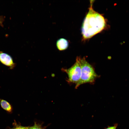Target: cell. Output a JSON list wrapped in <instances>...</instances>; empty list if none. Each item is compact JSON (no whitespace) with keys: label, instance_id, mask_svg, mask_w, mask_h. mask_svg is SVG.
<instances>
[{"label":"cell","instance_id":"3","mask_svg":"<svg viewBox=\"0 0 129 129\" xmlns=\"http://www.w3.org/2000/svg\"><path fill=\"white\" fill-rule=\"evenodd\" d=\"M81 59L80 57H77L75 62L71 67L67 69H62V70L68 75L67 81L68 82L76 84L79 81L81 73Z\"/></svg>","mask_w":129,"mask_h":129},{"label":"cell","instance_id":"10","mask_svg":"<svg viewBox=\"0 0 129 129\" xmlns=\"http://www.w3.org/2000/svg\"><path fill=\"white\" fill-rule=\"evenodd\" d=\"M120 44H121V45H123V43L122 42H121L120 43Z\"/></svg>","mask_w":129,"mask_h":129},{"label":"cell","instance_id":"8","mask_svg":"<svg viewBox=\"0 0 129 129\" xmlns=\"http://www.w3.org/2000/svg\"><path fill=\"white\" fill-rule=\"evenodd\" d=\"M28 127L17 125L11 129H28Z\"/></svg>","mask_w":129,"mask_h":129},{"label":"cell","instance_id":"2","mask_svg":"<svg viewBox=\"0 0 129 129\" xmlns=\"http://www.w3.org/2000/svg\"><path fill=\"white\" fill-rule=\"evenodd\" d=\"M81 76L79 81L76 84L75 88L86 83H93L99 76L96 74L92 66L86 60L85 58H81Z\"/></svg>","mask_w":129,"mask_h":129},{"label":"cell","instance_id":"6","mask_svg":"<svg viewBox=\"0 0 129 129\" xmlns=\"http://www.w3.org/2000/svg\"><path fill=\"white\" fill-rule=\"evenodd\" d=\"M0 103L2 108L8 112H10L12 110V107L10 103L6 101L0 99Z\"/></svg>","mask_w":129,"mask_h":129},{"label":"cell","instance_id":"7","mask_svg":"<svg viewBox=\"0 0 129 129\" xmlns=\"http://www.w3.org/2000/svg\"><path fill=\"white\" fill-rule=\"evenodd\" d=\"M28 129H43L40 125L35 123L33 126L28 127Z\"/></svg>","mask_w":129,"mask_h":129},{"label":"cell","instance_id":"9","mask_svg":"<svg viewBox=\"0 0 129 129\" xmlns=\"http://www.w3.org/2000/svg\"><path fill=\"white\" fill-rule=\"evenodd\" d=\"M118 126V124H116L114 126H108L105 129H116Z\"/></svg>","mask_w":129,"mask_h":129},{"label":"cell","instance_id":"5","mask_svg":"<svg viewBox=\"0 0 129 129\" xmlns=\"http://www.w3.org/2000/svg\"><path fill=\"white\" fill-rule=\"evenodd\" d=\"M56 45L59 50H63L68 48L69 45L68 42L65 39L60 38L57 41Z\"/></svg>","mask_w":129,"mask_h":129},{"label":"cell","instance_id":"4","mask_svg":"<svg viewBox=\"0 0 129 129\" xmlns=\"http://www.w3.org/2000/svg\"><path fill=\"white\" fill-rule=\"evenodd\" d=\"M0 62L11 69H13L16 65L10 55L1 51H0Z\"/></svg>","mask_w":129,"mask_h":129},{"label":"cell","instance_id":"11","mask_svg":"<svg viewBox=\"0 0 129 129\" xmlns=\"http://www.w3.org/2000/svg\"><path fill=\"white\" fill-rule=\"evenodd\" d=\"M123 43H125V41H123Z\"/></svg>","mask_w":129,"mask_h":129},{"label":"cell","instance_id":"1","mask_svg":"<svg viewBox=\"0 0 129 129\" xmlns=\"http://www.w3.org/2000/svg\"><path fill=\"white\" fill-rule=\"evenodd\" d=\"M93 2H91L89 11L83 22L81 28L83 37L85 39L90 38L105 28V20L101 14L93 9Z\"/></svg>","mask_w":129,"mask_h":129}]
</instances>
